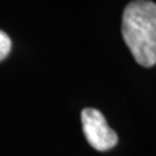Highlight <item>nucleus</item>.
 Wrapping results in <instances>:
<instances>
[{
  "mask_svg": "<svg viewBox=\"0 0 156 156\" xmlns=\"http://www.w3.org/2000/svg\"><path fill=\"white\" fill-rule=\"evenodd\" d=\"M122 37L135 61L144 68L156 64V4L135 0L122 14Z\"/></svg>",
  "mask_w": 156,
  "mask_h": 156,
  "instance_id": "nucleus-1",
  "label": "nucleus"
},
{
  "mask_svg": "<svg viewBox=\"0 0 156 156\" xmlns=\"http://www.w3.org/2000/svg\"><path fill=\"white\" fill-rule=\"evenodd\" d=\"M82 128L87 142L98 151H108L117 144V134L112 130L100 111L85 108L81 113Z\"/></svg>",
  "mask_w": 156,
  "mask_h": 156,
  "instance_id": "nucleus-2",
  "label": "nucleus"
},
{
  "mask_svg": "<svg viewBox=\"0 0 156 156\" xmlns=\"http://www.w3.org/2000/svg\"><path fill=\"white\" fill-rule=\"evenodd\" d=\"M11 47H12L11 38L4 31L0 30V61H3L8 56V53L11 52Z\"/></svg>",
  "mask_w": 156,
  "mask_h": 156,
  "instance_id": "nucleus-3",
  "label": "nucleus"
}]
</instances>
